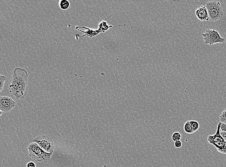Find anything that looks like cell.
Segmentation results:
<instances>
[{
	"label": "cell",
	"mask_w": 226,
	"mask_h": 167,
	"mask_svg": "<svg viewBox=\"0 0 226 167\" xmlns=\"http://www.w3.org/2000/svg\"><path fill=\"white\" fill-rule=\"evenodd\" d=\"M29 74L26 69L16 67L13 72L9 83L10 92L18 100L25 98L29 90Z\"/></svg>",
	"instance_id": "cell-1"
},
{
	"label": "cell",
	"mask_w": 226,
	"mask_h": 167,
	"mask_svg": "<svg viewBox=\"0 0 226 167\" xmlns=\"http://www.w3.org/2000/svg\"><path fill=\"white\" fill-rule=\"evenodd\" d=\"M28 151L29 156L33 160L44 163L49 162L53 154V153H46L35 143H33L29 145Z\"/></svg>",
	"instance_id": "cell-2"
},
{
	"label": "cell",
	"mask_w": 226,
	"mask_h": 167,
	"mask_svg": "<svg viewBox=\"0 0 226 167\" xmlns=\"http://www.w3.org/2000/svg\"><path fill=\"white\" fill-rule=\"evenodd\" d=\"M221 122H218L216 132L214 135H209L207 141L210 145L214 146L217 151L223 154H226V142L220 134Z\"/></svg>",
	"instance_id": "cell-3"
},
{
	"label": "cell",
	"mask_w": 226,
	"mask_h": 167,
	"mask_svg": "<svg viewBox=\"0 0 226 167\" xmlns=\"http://www.w3.org/2000/svg\"><path fill=\"white\" fill-rule=\"evenodd\" d=\"M205 6L207 10L209 20L216 22L223 18V10L221 4L219 1H208L206 3Z\"/></svg>",
	"instance_id": "cell-4"
},
{
	"label": "cell",
	"mask_w": 226,
	"mask_h": 167,
	"mask_svg": "<svg viewBox=\"0 0 226 167\" xmlns=\"http://www.w3.org/2000/svg\"><path fill=\"white\" fill-rule=\"evenodd\" d=\"M205 45H213L216 44H223L226 40L220 36L217 30L215 29H207L202 34Z\"/></svg>",
	"instance_id": "cell-5"
},
{
	"label": "cell",
	"mask_w": 226,
	"mask_h": 167,
	"mask_svg": "<svg viewBox=\"0 0 226 167\" xmlns=\"http://www.w3.org/2000/svg\"><path fill=\"white\" fill-rule=\"evenodd\" d=\"M33 142L37 143L39 146L46 153H54L55 147L54 141L48 136L45 135H39L33 139Z\"/></svg>",
	"instance_id": "cell-6"
},
{
	"label": "cell",
	"mask_w": 226,
	"mask_h": 167,
	"mask_svg": "<svg viewBox=\"0 0 226 167\" xmlns=\"http://www.w3.org/2000/svg\"><path fill=\"white\" fill-rule=\"evenodd\" d=\"M16 105V103L9 96H1L0 97V111L8 113L11 111Z\"/></svg>",
	"instance_id": "cell-7"
},
{
	"label": "cell",
	"mask_w": 226,
	"mask_h": 167,
	"mask_svg": "<svg viewBox=\"0 0 226 167\" xmlns=\"http://www.w3.org/2000/svg\"><path fill=\"white\" fill-rule=\"evenodd\" d=\"M68 27H73L74 29H76L78 31H80L84 34L85 35L80 36V37H83L84 36H88L89 37L92 38L97 36L99 35V34L101 33L100 31H99V30H94V29H90L88 27H73L70 25H68Z\"/></svg>",
	"instance_id": "cell-8"
},
{
	"label": "cell",
	"mask_w": 226,
	"mask_h": 167,
	"mask_svg": "<svg viewBox=\"0 0 226 167\" xmlns=\"http://www.w3.org/2000/svg\"><path fill=\"white\" fill-rule=\"evenodd\" d=\"M196 17L201 21H208L209 20L208 13L205 6H201L195 11Z\"/></svg>",
	"instance_id": "cell-9"
},
{
	"label": "cell",
	"mask_w": 226,
	"mask_h": 167,
	"mask_svg": "<svg viewBox=\"0 0 226 167\" xmlns=\"http://www.w3.org/2000/svg\"><path fill=\"white\" fill-rule=\"evenodd\" d=\"M109 18H107L105 20H103V21L100 22L99 24V27L98 30L101 33H105L106 31L109 30V29H110L111 27H113V26H112V25H109L107 24V22H106V20Z\"/></svg>",
	"instance_id": "cell-10"
},
{
	"label": "cell",
	"mask_w": 226,
	"mask_h": 167,
	"mask_svg": "<svg viewBox=\"0 0 226 167\" xmlns=\"http://www.w3.org/2000/svg\"><path fill=\"white\" fill-rule=\"evenodd\" d=\"M59 5L61 10L66 11L70 8V3L68 0H60Z\"/></svg>",
	"instance_id": "cell-11"
},
{
	"label": "cell",
	"mask_w": 226,
	"mask_h": 167,
	"mask_svg": "<svg viewBox=\"0 0 226 167\" xmlns=\"http://www.w3.org/2000/svg\"><path fill=\"white\" fill-rule=\"evenodd\" d=\"M184 130L186 134H193V131L190 123V120H188L185 122L184 125Z\"/></svg>",
	"instance_id": "cell-12"
},
{
	"label": "cell",
	"mask_w": 226,
	"mask_h": 167,
	"mask_svg": "<svg viewBox=\"0 0 226 167\" xmlns=\"http://www.w3.org/2000/svg\"><path fill=\"white\" fill-rule=\"evenodd\" d=\"M191 127L193 128V132H195L200 128V124L196 120H190Z\"/></svg>",
	"instance_id": "cell-13"
},
{
	"label": "cell",
	"mask_w": 226,
	"mask_h": 167,
	"mask_svg": "<svg viewBox=\"0 0 226 167\" xmlns=\"http://www.w3.org/2000/svg\"><path fill=\"white\" fill-rule=\"evenodd\" d=\"M181 138H182V136H181V134L180 132H174L172 135V140L174 141V142L181 140Z\"/></svg>",
	"instance_id": "cell-14"
},
{
	"label": "cell",
	"mask_w": 226,
	"mask_h": 167,
	"mask_svg": "<svg viewBox=\"0 0 226 167\" xmlns=\"http://www.w3.org/2000/svg\"><path fill=\"white\" fill-rule=\"evenodd\" d=\"M6 79H7L6 76L2 75H0V90H1L0 92H1L2 90L4 88V83L6 81Z\"/></svg>",
	"instance_id": "cell-15"
},
{
	"label": "cell",
	"mask_w": 226,
	"mask_h": 167,
	"mask_svg": "<svg viewBox=\"0 0 226 167\" xmlns=\"http://www.w3.org/2000/svg\"><path fill=\"white\" fill-rule=\"evenodd\" d=\"M219 120L221 123H225L226 122V109L224 110L221 115L219 116Z\"/></svg>",
	"instance_id": "cell-16"
},
{
	"label": "cell",
	"mask_w": 226,
	"mask_h": 167,
	"mask_svg": "<svg viewBox=\"0 0 226 167\" xmlns=\"http://www.w3.org/2000/svg\"><path fill=\"white\" fill-rule=\"evenodd\" d=\"M174 146L176 149H179V148H181L182 147V143L180 140L176 141V142H175V143H174Z\"/></svg>",
	"instance_id": "cell-17"
},
{
	"label": "cell",
	"mask_w": 226,
	"mask_h": 167,
	"mask_svg": "<svg viewBox=\"0 0 226 167\" xmlns=\"http://www.w3.org/2000/svg\"><path fill=\"white\" fill-rule=\"evenodd\" d=\"M220 131L226 132V124L221 123Z\"/></svg>",
	"instance_id": "cell-18"
},
{
	"label": "cell",
	"mask_w": 226,
	"mask_h": 167,
	"mask_svg": "<svg viewBox=\"0 0 226 167\" xmlns=\"http://www.w3.org/2000/svg\"><path fill=\"white\" fill-rule=\"evenodd\" d=\"M27 167H36V164L33 161H30L27 164Z\"/></svg>",
	"instance_id": "cell-19"
},
{
	"label": "cell",
	"mask_w": 226,
	"mask_h": 167,
	"mask_svg": "<svg viewBox=\"0 0 226 167\" xmlns=\"http://www.w3.org/2000/svg\"><path fill=\"white\" fill-rule=\"evenodd\" d=\"M220 134H221L222 137L224 139V140L226 142V132H222V131H220Z\"/></svg>",
	"instance_id": "cell-20"
},
{
	"label": "cell",
	"mask_w": 226,
	"mask_h": 167,
	"mask_svg": "<svg viewBox=\"0 0 226 167\" xmlns=\"http://www.w3.org/2000/svg\"><path fill=\"white\" fill-rule=\"evenodd\" d=\"M225 124H226V123H225Z\"/></svg>",
	"instance_id": "cell-21"
}]
</instances>
